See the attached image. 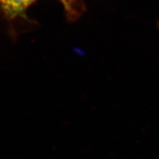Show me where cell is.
<instances>
[{
  "instance_id": "cell-1",
  "label": "cell",
  "mask_w": 159,
  "mask_h": 159,
  "mask_svg": "<svg viewBox=\"0 0 159 159\" xmlns=\"http://www.w3.org/2000/svg\"><path fill=\"white\" fill-rule=\"evenodd\" d=\"M35 0H0V3L7 14L14 17L22 13Z\"/></svg>"
},
{
  "instance_id": "cell-2",
  "label": "cell",
  "mask_w": 159,
  "mask_h": 159,
  "mask_svg": "<svg viewBox=\"0 0 159 159\" xmlns=\"http://www.w3.org/2000/svg\"><path fill=\"white\" fill-rule=\"evenodd\" d=\"M60 1L65 5L66 8L67 10L70 9L71 7V3H72L73 0H60Z\"/></svg>"
}]
</instances>
